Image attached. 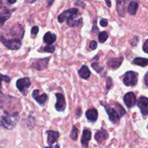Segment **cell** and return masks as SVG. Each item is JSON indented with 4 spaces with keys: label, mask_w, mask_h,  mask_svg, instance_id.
Returning <instances> with one entry per match:
<instances>
[{
    "label": "cell",
    "mask_w": 148,
    "mask_h": 148,
    "mask_svg": "<svg viewBox=\"0 0 148 148\" xmlns=\"http://www.w3.org/2000/svg\"><path fill=\"white\" fill-rule=\"evenodd\" d=\"M103 106L108 114L109 120L114 124L118 122L121 119V117H123L126 114V111L124 108L117 103H114V108H111L108 106Z\"/></svg>",
    "instance_id": "6da1fadb"
},
{
    "label": "cell",
    "mask_w": 148,
    "mask_h": 148,
    "mask_svg": "<svg viewBox=\"0 0 148 148\" xmlns=\"http://www.w3.org/2000/svg\"><path fill=\"white\" fill-rule=\"evenodd\" d=\"M11 79L9 76H7V75H3L0 74V90H1V82L2 81H5L6 82H10Z\"/></svg>",
    "instance_id": "f1b7e54d"
},
{
    "label": "cell",
    "mask_w": 148,
    "mask_h": 148,
    "mask_svg": "<svg viewBox=\"0 0 148 148\" xmlns=\"http://www.w3.org/2000/svg\"><path fill=\"white\" fill-rule=\"evenodd\" d=\"M78 15H79V14H75V15L72 16V17H70V18L66 20V23H67L69 27H76L82 25V17H78L77 18Z\"/></svg>",
    "instance_id": "7c38bea8"
},
{
    "label": "cell",
    "mask_w": 148,
    "mask_h": 148,
    "mask_svg": "<svg viewBox=\"0 0 148 148\" xmlns=\"http://www.w3.org/2000/svg\"><path fill=\"white\" fill-rule=\"evenodd\" d=\"M145 82L146 85L148 86V72L146 73L145 76Z\"/></svg>",
    "instance_id": "e575fe53"
},
{
    "label": "cell",
    "mask_w": 148,
    "mask_h": 148,
    "mask_svg": "<svg viewBox=\"0 0 148 148\" xmlns=\"http://www.w3.org/2000/svg\"><path fill=\"white\" fill-rule=\"evenodd\" d=\"M138 75L133 71H128L124 75L123 82L127 87H134L137 84Z\"/></svg>",
    "instance_id": "3957f363"
},
{
    "label": "cell",
    "mask_w": 148,
    "mask_h": 148,
    "mask_svg": "<svg viewBox=\"0 0 148 148\" xmlns=\"http://www.w3.org/2000/svg\"><path fill=\"white\" fill-rule=\"evenodd\" d=\"M81 114H82V110H81L80 108H77V116H80Z\"/></svg>",
    "instance_id": "d590c367"
},
{
    "label": "cell",
    "mask_w": 148,
    "mask_h": 148,
    "mask_svg": "<svg viewBox=\"0 0 148 148\" xmlns=\"http://www.w3.org/2000/svg\"><path fill=\"white\" fill-rule=\"evenodd\" d=\"M106 2L107 6L108 7H111V0H105Z\"/></svg>",
    "instance_id": "8d00e7d4"
},
{
    "label": "cell",
    "mask_w": 148,
    "mask_h": 148,
    "mask_svg": "<svg viewBox=\"0 0 148 148\" xmlns=\"http://www.w3.org/2000/svg\"><path fill=\"white\" fill-rule=\"evenodd\" d=\"M38 30H39L38 27V26H34V27H32L31 29V34L34 35V36H36V35L38 34Z\"/></svg>",
    "instance_id": "4dcf8cb0"
},
{
    "label": "cell",
    "mask_w": 148,
    "mask_h": 148,
    "mask_svg": "<svg viewBox=\"0 0 148 148\" xmlns=\"http://www.w3.org/2000/svg\"><path fill=\"white\" fill-rule=\"evenodd\" d=\"M18 116V112H14L11 114L5 113L4 115L1 116V124L7 130H12L17 124Z\"/></svg>",
    "instance_id": "7a4b0ae2"
},
{
    "label": "cell",
    "mask_w": 148,
    "mask_h": 148,
    "mask_svg": "<svg viewBox=\"0 0 148 148\" xmlns=\"http://www.w3.org/2000/svg\"><path fill=\"white\" fill-rule=\"evenodd\" d=\"M100 24H101L102 27H106L108 25V20L106 19H102L101 22H100Z\"/></svg>",
    "instance_id": "836d02e7"
},
{
    "label": "cell",
    "mask_w": 148,
    "mask_h": 148,
    "mask_svg": "<svg viewBox=\"0 0 148 148\" xmlns=\"http://www.w3.org/2000/svg\"><path fill=\"white\" fill-rule=\"evenodd\" d=\"M0 42H1L7 49L10 50H18L21 46V40L17 38L7 40L3 36H0Z\"/></svg>",
    "instance_id": "277c9868"
},
{
    "label": "cell",
    "mask_w": 148,
    "mask_h": 148,
    "mask_svg": "<svg viewBox=\"0 0 148 148\" xmlns=\"http://www.w3.org/2000/svg\"><path fill=\"white\" fill-rule=\"evenodd\" d=\"M143 51L145 52V53H148V39L147 40H146L144 44H143Z\"/></svg>",
    "instance_id": "d6a6232c"
},
{
    "label": "cell",
    "mask_w": 148,
    "mask_h": 148,
    "mask_svg": "<svg viewBox=\"0 0 148 148\" xmlns=\"http://www.w3.org/2000/svg\"><path fill=\"white\" fill-rule=\"evenodd\" d=\"M127 0H117L116 3V10L118 12L119 16L124 15V12H125V5L127 4Z\"/></svg>",
    "instance_id": "7402d4cb"
},
{
    "label": "cell",
    "mask_w": 148,
    "mask_h": 148,
    "mask_svg": "<svg viewBox=\"0 0 148 148\" xmlns=\"http://www.w3.org/2000/svg\"><path fill=\"white\" fill-rule=\"evenodd\" d=\"M108 38V34L106 31H103L101 32L98 35V40L101 43H104V42L106 41V40Z\"/></svg>",
    "instance_id": "484cf974"
},
{
    "label": "cell",
    "mask_w": 148,
    "mask_h": 148,
    "mask_svg": "<svg viewBox=\"0 0 148 148\" xmlns=\"http://www.w3.org/2000/svg\"><path fill=\"white\" fill-rule=\"evenodd\" d=\"M78 132H79V130L75 126L72 127V130L71 131L70 133V138L73 140H77L78 138Z\"/></svg>",
    "instance_id": "d4e9b609"
},
{
    "label": "cell",
    "mask_w": 148,
    "mask_h": 148,
    "mask_svg": "<svg viewBox=\"0 0 148 148\" xmlns=\"http://www.w3.org/2000/svg\"><path fill=\"white\" fill-rule=\"evenodd\" d=\"M59 145H56L54 146H49V147H45L44 148H59Z\"/></svg>",
    "instance_id": "f35d334b"
},
{
    "label": "cell",
    "mask_w": 148,
    "mask_h": 148,
    "mask_svg": "<svg viewBox=\"0 0 148 148\" xmlns=\"http://www.w3.org/2000/svg\"><path fill=\"white\" fill-rule=\"evenodd\" d=\"M133 63H134V64L138 65V66L145 67V66L148 65V59H146V58L137 57L133 60Z\"/></svg>",
    "instance_id": "cb8c5ba5"
},
{
    "label": "cell",
    "mask_w": 148,
    "mask_h": 148,
    "mask_svg": "<svg viewBox=\"0 0 148 148\" xmlns=\"http://www.w3.org/2000/svg\"><path fill=\"white\" fill-rule=\"evenodd\" d=\"M79 14V10L77 8H71L69 10H66L64 12H62V14H60L58 17V21L59 23H62L64 21H66L68 19H69L70 17H72V16L75 15V14Z\"/></svg>",
    "instance_id": "8992f818"
},
{
    "label": "cell",
    "mask_w": 148,
    "mask_h": 148,
    "mask_svg": "<svg viewBox=\"0 0 148 148\" xmlns=\"http://www.w3.org/2000/svg\"><path fill=\"white\" fill-rule=\"evenodd\" d=\"M108 137V133L104 129H101V130H98L96 132L95 134V139L98 143H101L105 141L107 138Z\"/></svg>",
    "instance_id": "e0dca14e"
},
{
    "label": "cell",
    "mask_w": 148,
    "mask_h": 148,
    "mask_svg": "<svg viewBox=\"0 0 148 148\" xmlns=\"http://www.w3.org/2000/svg\"><path fill=\"white\" fill-rule=\"evenodd\" d=\"M124 102L127 108H131L137 104V98L134 92H129L126 93L124 96Z\"/></svg>",
    "instance_id": "9c48e42d"
},
{
    "label": "cell",
    "mask_w": 148,
    "mask_h": 148,
    "mask_svg": "<svg viewBox=\"0 0 148 148\" xmlns=\"http://www.w3.org/2000/svg\"><path fill=\"white\" fill-rule=\"evenodd\" d=\"M56 40V36L51 32H47L43 36V42L48 45H52Z\"/></svg>",
    "instance_id": "44dd1931"
},
{
    "label": "cell",
    "mask_w": 148,
    "mask_h": 148,
    "mask_svg": "<svg viewBox=\"0 0 148 148\" xmlns=\"http://www.w3.org/2000/svg\"><path fill=\"white\" fill-rule=\"evenodd\" d=\"M91 136H92V132L89 130L85 129L83 130L82 139H81V144H82V147L85 148L88 147V144H89V141L91 139Z\"/></svg>",
    "instance_id": "9a60e30c"
},
{
    "label": "cell",
    "mask_w": 148,
    "mask_h": 148,
    "mask_svg": "<svg viewBox=\"0 0 148 148\" xmlns=\"http://www.w3.org/2000/svg\"><path fill=\"white\" fill-rule=\"evenodd\" d=\"M91 66H92V67L93 68L94 70L96 71V72H98V73H100V72L103 69V67L102 66H101V65L99 64V63H98V62H94V63L92 64Z\"/></svg>",
    "instance_id": "4316f807"
},
{
    "label": "cell",
    "mask_w": 148,
    "mask_h": 148,
    "mask_svg": "<svg viewBox=\"0 0 148 148\" xmlns=\"http://www.w3.org/2000/svg\"><path fill=\"white\" fill-rule=\"evenodd\" d=\"M43 51L46 53H53L55 51V46L53 45H48L43 48Z\"/></svg>",
    "instance_id": "83f0119b"
},
{
    "label": "cell",
    "mask_w": 148,
    "mask_h": 148,
    "mask_svg": "<svg viewBox=\"0 0 148 148\" xmlns=\"http://www.w3.org/2000/svg\"><path fill=\"white\" fill-rule=\"evenodd\" d=\"M87 119L91 122H95L98 118V113L95 108H90L85 113Z\"/></svg>",
    "instance_id": "ac0fdd59"
},
{
    "label": "cell",
    "mask_w": 148,
    "mask_h": 148,
    "mask_svg": "<svg viewBox=\"0 0 148 148\" xmlns=\"http://www.w3.org/2000/svg\"><path fill=\"white\" fill-rule=\"evenodd\" d=\"M31 85V82L29 77H23L20 78L16 82V86L18 90L22 93H24L27 89L30 88Z\"/></svg>",
    "instance_id": "52a82bcc"
},
{
    "label": "cell",
    "mask_w": 148,
    "mask_h": 148,
    "mask_svg": "<svg viewBox=\"0 0 148 148\" xmlns=\"http://www.w3.org/2000/svg\"><path fill=\"white\" fill-rule=\"evenodd\" d=\"M124 58L122 56H120L118 58H113L111 59L109 61L107 62V65L109 66L110 68H112L114 69H117L122 64Z\"/></svg>",
    "instance_id": "2e32d148"
},
{
    "label": "cell",
    "mask_w": 148,
    "mask_h": 148,
    "mask_svg": "<svg viewBox=\"0 0 148 148\" xmlns=\"http://www.w3.org/2000/svg\"><path fill=\"white\" fill-rule=\"evenodd\" d=\"M47 134V143L49 146H52V145L58 140L59 137V133L56 131L53 130H48L46 131Z\"/></svg>",
    "instance_id": "5bb4252c"
},
{
    "label": "cell",
    "mask_w": 148,
    "mask_h": 148,
    "mask_svg": "<svg viewBox=\"0 0 148 148\" xmlns=\"http://www.w3.org/2000/svg\"><path fill=\"white\" fill-rule=\"evenodd\" d=\"M98 47V43L95 40H92V41L90 43V48L91 50H95Z\"/></svg>",
    "instance_id": "f546056e"
},
{
    "label": "cell",
    "mask_w": 148,
    "mask_h": 148,
    "mask_svg": "<svg viewBox=\"0 0 148 148\" xmlns=\"http://www.w3.org/2000/svg\"><path fill=\"white\" fill-rule=\"evenodd\" d=\"M53 1L54 0H48V4H47V7H50L52 4H53Z\"/></svg>",
    "instance_id": "74e56055"
},
{
    "label": "cell",
    "mask_w": 148,
    "mask_h": 148,
    "mask_svg": "<svg viewBox=\"0 0 148 148\" xmlns=\"http://www.w3.org/2000/svg\"><path fill=\"white\" fill-rule=\"evenodd\" d=\"M78 74L81 78L84 79H88L90 77L91 72L86 65H82V67L78 71Z\"/></svg>",
    "instance_id": "ffe728a7"
},
{
    "label": "cell",
    "mask_w": 148,
    "mask_h": 148,
    "mask_svg": "<svg viewBox=\"0 0 148 148\" xmlns=\"http://www.w3.org/2000/svg\"><path fill=\"white\" fill-rule=\"evenodd\" d=\"M112 86V79L111 77H108L107 79V84H106V88L107 90H109Z\"/></svg>",
    "instance_id": "1f68e13d"
},
{
    "label": "cell",
    "mask_w": 148,
    "mask_h": 148,
    "mask_svg": "<svg viewBox=\"0 0 148 148\" xmlns=\"http://www.w3.org/2000/svg\"><path fill=\"white\" fill-rule=\"evenodd\" d=\"M16 1H17V0H8V2L10 3V4H14V3L16 2Z\"/></svg>",
    "instance_id": "60d3db41"
},
{
    "label": "cell",
    "mask_w": 148,
    "mask_h": 148,
    "mask_svg": "<svg viewBox=\"0 0 148 148\" xmlns=\"http://www.w3.org/2000/svg\"><path fill=\"white\" fill-rule=\"evenodd\" d=\"M11 33H12V36H14V37L16 36V38L20 40V39L23 38V37L24 30H23V27H22L20 25L17 24L12 27Z\"/></svg>",
    "instance_id": "4fadbf2b"
},
{
    "label": "cell",
    "mask_w": 148,
    "mask_h": 148,
    "mask_svg": "<svg viewBox=\"0 0 148 148\" xmlns=\"http://www.w3.org/2000/svg\"><path fill=\"white\" fill-rule=\"evenodd\" d=\"M32 95H33L35 101L39 105L41 106H43L45 105V103H46V101L48 99V95L46 93H43L41 95H40V90H33Z\"/></svg>",
    "instance_id": "8fae6325"
},
{
    "label": "cell",
    "mask_w": 148,
    "mask_h": 148,
    "mask_svg": "<svg viewBox=\"0 0 148 148\" xmlns=\"http://www.w3.org/2000/svg\"><path fill=\"white\" fill-rule=\"evenodd\" d=\"M12 12V11L9 10H5L0 12V27H1L4 24V23L10 18Z\"/></svg>",
    "instance_id": "d6986e66"
},
{
    "label": "cell",
    "mask_w": 148,
    "mask_h": 148,
    "mask_svg": "<svg viewBox=\"0 0 148 148\" xmlns=\"http://www.w3.org/2000/svg\"><path fill=\"white\" fill-rule=\"evenodd\" d=\"M137 106L140 108L142 114L144 116L148 115V98L147 97L142 96L137 101Z\"/></svg>",
    "instance_id": "30bf717a"
},
{
    "label": "cell",
    "mask_w": 148,
    "mask_h": 148,
    "mask_svg": "<svg viewBox=\"0 0 148 148\" xmlns=\"http://www.w3.org/2000/svg\"><path fill=\"white\" fill-rule=\"evenodd\" d=\"M55 96L56 98V103L55 105V108L57 111L61 112V111H64L66 108V101H65V98L63 94L62 93H56Z\"/></svg>",
    "instance_id": "ba28073f"
},
{
    "label": "cell",
    "mask_w": 148,
    "mask_h": 148,
    "mask_svg": "<svg viewBox=\"0 0 148 148\" xmlns=\"http://www.w3.org/2000/svg\"><path fill=\"white\" fill-rule=\"evenodd\" d=\"M137 9H138V4L136 1H132L129 4L128 7H127V10L128 12L132 15H134L137 13Z\"/></svg>",
    "instance_id": "603a6c76"
},
{
    "label": "cell",
    "mask_w": 148,
    "mask_h": 148,
    "mask_svg": "<svg viewBox=\"0 0 148 148\" xmlns=\"http://www.w3.org/2000/svg\"><path fill=\"white\" fill-rule=\"evenodd\" d=\"M25 2L29 3V4H32V3H34L37 0H25Z\"/></svg>",
    "instance_id": "ab89813d"
},
{
    "label": "cell",
    "mask_w": 148,
    "mask_h": 148,
    "mask_svg": "<svg viewBox=\"0 0 148 148\" xmlns=\"http://www.w3.org/2000/svg\"><path fill=\"white\" fill-rule=\"evenodd\" d=\"M49 60H50V57L35 59L33 63L31 64V65H30V67L34 68L37 70H43V69L47 68Z\"/></svg>",
    "instance_id": "5b68a950"
}]
</instances>
